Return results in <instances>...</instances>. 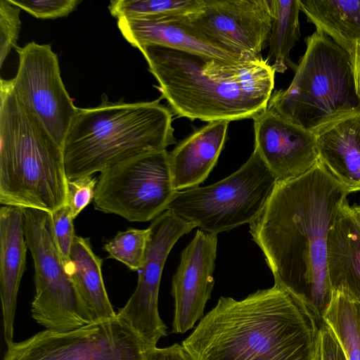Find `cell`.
<instances>
[{"instance_id": "29", "label": "cell", "mask_w": 360, "mask_h": 360, "mask_svg": "<svg viewBox=\"0 0 360 360\" xmlns=\"http://www.w3.org/2000/svg\"><path fill=\"white\" fill-rule=\"evenodd\" d=\"M97 182L92 175L68 180L66 204L73 219L94 200Z\"/></svg>"}, {"instance_id": "19", "label": "cell", "mask_w": 360, "mask_h": 360, "mask_svg": "<svg viewBox=\"0 0 360 360\" xmlns=\"http://www.w3.org/2000/svg\"><path fill=\"white\" fill-rule=\"evenodd\" d=\"M327 245L333 291L360 303V219L348 203L330 230Z\"/></svg>"}, {"instance_id": "20", "label": "cell", "mask_w": 360, "mask_h": 360, "mask_svg": "<svg viewBox=\"0 0 360 360\" xmlns=\"http://www.w3.org/2000/svg\"><path fill=\"white\" fill-rule=\"evenodd\" d=\"M314 134L319 160L349 193L360 191V111Z\"/></svg>"}, {"instance_id": "23", "label": "cell", "mask_w": 360, "mask_h": 360, "mask_svg": "<svg viewBox=\"0 0 360 360\" xmlns=\"http://www.w3.org/2000/svg\"><path fill=\"white\" fill-rule=\"evenodd\" d=\"M271 28L269 39L267 61L275 72L284 73L288 68L294 71L297 65L290 52L300 37L299 0H269Z\"/></svg>"}, {"instance_id": "25", "label": "cell", "mask_w": 360, "mask_h": 360, "mask_svg": "<svg viewBox=\"0 0 360 360\" xmlns=\"http://www.w3.org/2000/svg\"><path fill=\"white\" fill-rule=\"evenodd\" d=\"M202 0H113L108 9L118 19H143L169 14H188Z\"/></svg>"}, {"instance_id": "4", "label": "cell", "mask_w": 360, "mask_h": 360, "mask_svg": "<svg viewBox=\"0 0 360 360\" xmlns=\"http://www.w3.org/2000/svg\"><path fill=\"white\" fill-rule=\"evenodd\" d=\"M160 99L111 102L103 94L98 105L78 108L62 145L67 178L92 175L176 143L172 112Z\"/></svg>"}, {"instance_id": "26", "label": "cell", "mask_w": 360, "mask_h": 360, "mask_svg": "<svg viewBox=\"0 0 360 360\" xmlns=\"http://www.w3.org/2000/svg\"><path fill=\"white\" fill-rule=\"evenodd\" d=\"M149 235V228L119 231L104 245L103 250L109 257L123 263L132 271H139L143 264Z\"/></svg>"}, {"instance_id": "16", "label": "cell", "mask_w": 360, "mask_h": 360, "mask_svg": "<svg viewBox=\"0 0 360 360\" xmlns=\"http://www.w3.org/2000/svg\"><path fill=\"white\" fill-rule=\"evenodd\" d=\"M117 27L123 37L137 49L159 45L232 63L253 60L229 51L207 37L191 22L187 14L118 19Z\"/></svg>"}, {"instance_id": "15", "label": "cell", "mask_w": 360, "mask_h": 360, "mask_svg": "<svg viewBox=\"0 0 360 360\" xmlns=\"http://www.w3.org/2000/svg\"><path fill=\"white\" fill-rule=\"evenodd\" d=\"M254 150L277 181L295 178L319 160L316 136L266 107L253 118Z\"/></svg>"}, {"instance_id": "14", "label": "cell", "mask_w": 360, "mask_h": 360, "mask_svg": "<svg viewBox=\"0 0 360 360\" xmlns=\"http://www.w3.org/2000/svg\"><path fill=\"white\" fill-rule=\"evenodd\" d=\"M217 235L198 229L181 254L177 270L172 277L174 300L172 332L185 333L204 316L214 280Z\"/></svg>"}, {"instance_id": "32", "label": "cell", "mask_w": 360, "mask_h": 360, "mask_svg": "<svg viewBox=\"0 0 360 360\" xmlns=\"http://www.w3.org/2000/svg\"><path fill=\"white\" fill-rule=\"evenodd\" d=\"M146 360H191L181 345L175 343L165 348L148 350Z\"/></svg>"}, {"instance_id": "28", "label": "cell", "mask_w": 360, "mask_h": 360, "mask_svg": "<svg viewBox=\"0 0 360 360\" xmlns=\"http://www.w3.org/2000/svg\"><path fill=\"white\" fill-rule=\"evenodd\" d=\"M8 1L39 19H56L68 16L81 3L80 0Z\"/></svg>"}, {"instance_id": "2", "label": "cell", "mask_w": 360, "mask_h": 360, "mask_svg": "<svg viewBox=\"0 0 360 360\" xmlns=\"http://www.w3.org/2000/svg\"><path fill=\"white\" fill-rule=\"evenodd\" d=\"M320 326L274 283L242 300L221 297L181 345L191 360H320Z\"/></svg>"}, {"instance_id": "12", "label": "cell", "mask_w": 360, "mask_h": 360, "mask_svg": "<svg viewBox=\"0 0 360 360\" xmlns=\"http://www.w3.org/2000/svg\"><path fill=\"white\" fill-rule=\"evenodd\" d=\"M16 50L19 65L10 79L13 90L62 148L78 108L64 86L58 56L49 44L34 41Z\"/></svg>"}, {"instance_id": "18", "label": "cell", "mask_w": 360, "mask_h": 360, "mask_svg": "<svg viewBox=\"0 0 360 360\" xmlns=\"http://www.w3.org/2000/svg\"><path fill=\"white\" fill-rule=\"evenodd\" d=\"M229 121L208 122L168 153L174 189L181 191L202 184L217 162L227 138Z\"/></svg>"}, {"instance_id": "31", "label": "cell", "mask_w": 360, "mask_h": 360, "mask_svg": "<svg viewBox=\"0 0 360 360\" xmlns=\"http://www.w3.org/2000/svg\"><path fill=\"white\" fill-rule=\"evenodd\" d=\"M320 360H347L331 328L326 323L320 326Z\"/></svg>"}, {"instance_id": "3", "label": "cell", "mask_w": 360, "mask_h": 360, "mask_svg": "<svg viewBox=\"0 0 360 360\" xmlns=\"http://www.w3.org/2000/svg\"><path fill=\"white\" fill-rule=\"evenodd\" d=\"M165 98L179 117L234 121L265 110L275 71L263 58L236 63L159 45L139 49Z\"/></svg>"}, {"instance_id": "17", "label": "cell", "mask_w": 360, "mask_h": 360, "mask_svg": "<svg viewBox=\"0 0 360 360\" xmlns=\"http://www.w3.org/2000/svg\"><path fill=\"white\" fill-rule=\"evenodd\" d=\"M23 213L24 208L15 206L0 208V297L7 347L13 342L18 292L26 263Z\"/></svg>"}, {"instance_id": "24", "label": "cell", "mask_w": 360, "mask_h": 360, "mask_svg": "<svg viewBox=\"0 0 360 360\" xmlns=\"http://www.w3.org/2000/svg\"><path fill=\"white\" fill-rule=\"evenodd\" d=\"M323 322L334 333L347 359L360 360V319L356 302L333 292Z\"/></svg>"}, {"instance_id": "1", "label": "cell", "mask_w": 360, "mask_h": 360, "mask_svg": "<svg viewBox=\"0 0 360 360\" xmlns=\"http://www.w3.org/2000/svg\"><path fill=\"white\" fill-rule=\"evenodd\" d=\"M349 191L319 160L303 174L277 181L250 224L275 284L297 299L321 326L333 291L328 274V235Z\"/></svg>"}, {"instance_id": "10", "label": "cell", "mask_w": 360, "mask_h": 360, "mask_svg": "<svg viewBox=\"0 0 360 360\" xmlns=\"http://www.w3.org/2000/svg\"><path fill=\"white\" fill-rule=\"evenodd\" d=\"M149 349L117 316L68 331L45 329L7 347L3 360H146Z\"/></svg>"}, {"instance_id": "27", "label": "cell", "mask_w": 360, "mask_h": 360, "mask_svg": "<svg viewBox=\"0 0 360 360\" xmlns=\"http://www.w3.org/2000/svg\"><path fill=\"white\" fill-rule=\"evenodd\" d=\"M20 8L8 0H0V67L13 48L16 49L21 20Z\"/></svg>"}, {"instance_id": "30", "label": "cell", "mask_w": 360, "mask_h": 360, "mask_svg": "<svg viewBox=\"0 0 360 360\" xmlns=\"http://www.w3.org/2000/svg\"><path fill=\"white\" fill-rule=\"evenodd\" d=\"M54 233L58 248L68 261H70V250L75 237L73 219L67 204L51 213Z\"/></svg>"}, {"instance_id": "6", "label": "cell", "mask_w": 360, "mask_h": 360, "mask_svg": "<svg viewBox=\"0 0 360 360\" xmlns=\"http://www.w3.org/2000/svg\"><path fill=\"white\" fill-rule=\"evenodd\" d=\"M290 86L274 91L267 107L315 133L360 111L349 54L330 37L315 31Z\"/></svg>"}, {"instance_id": "7", "label": "cell", "mask_w": 360, "mask_h": 360, "mask_svg": "<svg viewBox=\"0 0 360 360\" xmlns=\"http://www.w3.org/2000/svg\"><path fill=\"white\" fill-rule=\"evenodd\" d=\"M277 179L256 150L236 172L205 187L176 191L167 210L200 230L217 235L262 213Z\"/></svg>"}, {"instance_id": "5", "label": "cell", "mask_w": 360, "mask_h": 360, "mask_svg": "<svg viewBox=\"0 0 360 360\" xmlns=\"http://www.w3.org/2000/svg\"><path fill=\"white\" fill-rule=\"evenodd\" d=\"M68 180L62 148L1 78V205L52 213L66 204Z\"/></svg>"}, {"instance_id": "9", "label": "cell", "mask_w": 360, "mask_h": 360, "mask_svg": "<svg viewBox=\"0 0 360 360\" xmlns=\"http://www.w3.org/2000/svg\"><path fill=\"white\" fill-rule=\"evenodd\" d=\"M167 150L131 157L101 172L94 208L129 221L144 222L167 210L176 192Z\"/></svg>"}, {"instance_id": "8", "label": "cell", "mask_w": 360, "mask_h": 360, "mask_svg": "<svg viewBox=\"0 0 360 360\" xmlns=\"http://www.w3.org/2000/svg\"><path fill=\"white\" fill-rule=\"evenodd\" d=\"M25 240L34 262L35 295L32 316L47 330L68 331L95 322L62 255L51 213L25 208Z\"/></svg>"}, {"instance_id": "35", "label": "cell", "mask_w": 360, "mask_h": 360, "mask_svg": "<svg viewBox=\"0 0 360 360\" xmlns=\"http://www.w3.org/2000/svg\"><path fill=\"white\" fill-rule=\"evenodd\" d=\"M356 307H357V309H358V313H359V319H360V303L356 302Z\"/></svg>"}, {"instance_id": "33", "label": "cell", "mask_w": 360, "mask_h": 360, "mask_svg": "<svg viewBox=\"0 0 360 360\" xmlns=\"http://www.w3.org/2000/svg\"><path fill=\"white\" fill-rule=\"evenodd\" d=\"M349 54L356 93L360 100V41L354 44Z\"/></svg>"}, {"instance_id": "34", "label": "cell", "mask_w": 360, "mask_h": 360, "mask_svg": "<svg viewBox=\"0 0 360 360\" xmlns=\"http://www.w3.org/2000/svg\"><path fill=\"white\" fill-rule=\"evenodd\" d=\"M352 208L360 219V206H354Z\"/></svg>"}, {"instance_id": "21", "label": "cell", "mask_w": 360, "mask_h": 360, "mask_svg": "<svg viewBox=\"0 0 360 360\" xmlns=\"http://www.w3.org/2000/svg\"><path fill=\"white\" fill-rule=\"evenodd\" d=\"M70 271L94 321L117 316L102 276V259L93 251L89 238L75 236L70 253Z\"/></svg>"}, {"instance_id": "11", "label": "cell", "mask_w": 360, "mask_h": 360, "mask_svg": "<svg viewBox=\"0 0 360 360\" xmlns=\"http://www.w3.org/2000/svg\"><path fill=\"white\" fill-rule=\"evenodd\" d=\"M148 228L150 235L136 287L125 305L116 314L150 349L156 347L161 338L167 335V327L158 311V294L164 265L177 240L195 226L167 210L154 219Z\"/></svg>"}, {"instance_id": "13", "label": "cell", "mask_w": 360, "mask_h": 360, "mask_svg": "<svg viewBox=\"0 0 360 360\" xmlns=\"http://www.w3.org/2000/svg\"><path fill=\"white\" fill-rule=\"evenodd\" d=\"M187 16L207 37L246 59L262 58L268 46L271 28L269 0H202Z\"/></svg>"}, {"instance_id": "22", "label": "cell", "mask_w": 360, "mask_h": 360, "mask_svg": "<svg viewBox=\"0 0 360 360\" xmlns=\"http://www.w3.org/2000/svg\"><path fill=\"white\" fill-rule=\"evenodd\" d=\"M300 11L317 32L350 53L360 41V0H299Z\"/></svg>"}]
</instances>
